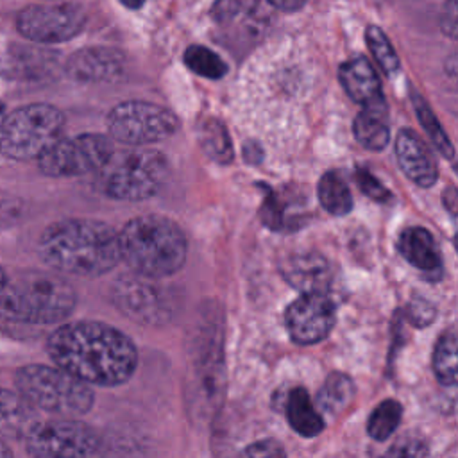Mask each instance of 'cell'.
<instances>
[{
  "mask_svg": "<svg viewBox=\"0 0 458 458\" xmlns=\"http://www.w3.org/2000/svg\"><path fill=\"white\" fill-rule=\"evenodd\" d=\"M399 252L404 259L424 272L429 279H438L442 276V259L440 250L431 236L424 227H408L399 236Z\"/></svg>",
  "mask_w": 458,
  "mask_h": 458,
  "instance_id": "16",
  "label": "cell"
},
{
  "mask_svg": "<svg viewBox=\"0 0 458 458\" xmlns=\"http://www.w3.org/2000/svg\"><path fill=\"white\" fill-rule=\"evenodd\" d=\"M7 116V113H5V106L0 102V127H2V122H4V118Z\"/></svg>",
  "mask_w": 458,
  "mask_h": 458,
  "instance_id": "42",
  "label": "cell"
},
{
  "mask_svg": "<svg viewBox=\"0 0 458 458\" xmlns=\"http://www.w3.org/2000/svg\"><path fill=\"white\" fill-rule=\"evenodd\" d=\"M7 279H9V277H7V274H5V270H4V268H2V267H0V290H2V288H4V286H5V283H7Z\"/></svg>",
  "mask_w": 458,
  "mask_h": 458,
  "instance_id": "41",
  "label": "cell"
},
{
  "mask_svg": "<svg viewBox=\"0 0 458 458\" xmlns=\"http://www.w3.org/2000/svg\"><path fill=\"white\" fill-rule=\"evenodd\" d=\"M199 141L204 148V152L215 159L216 163H229L233 159V145H231V138L224 127V123H220L215 118H208L206 122L200 123L199 127Z\"/></svg>",
  "mask_w": 458,
  "mask_h": 458,
  "instance_id": "24",
  "label": "cell"
},
{
  "mask_svg": "<svg viewBox=\"0 0 458 458\" xmlns=\"http://www.w3.org/2000/svg\"><path fill=\"white\" fill-rule=\"evenodd\" d=\"M444 70H445V75L458 86V52L447 57Z\"/></svg>",
  "mask_w": 458,
  "mask_h": 458,
  "instance_id": "38",
  "label": "cell"
},
{
  "mask_svg": "<svg viewBox=\"0 0 458 458\" xmlns=\"http://www.w3.org/2000/svg\"><path fill=\"white\" fill-rule=\"evenodd\" d=\"M317 191L318 200L327 213L342 216L352 209L351 190L336 172H326L318 181Z\"/></svg>",
  "mask_w": 458,
  "mask_h": 458,
  "instance_id": "23",
  "label": "cell"
},
{
  "mask_svg": "<svg viewBox=\"0 0 458 458\" xmlns=\"http://www.w3.org/2000/svg\"><path fill=\"white\" fill-rule=\"evenodd\" d=\"M354 138L367 150H381L388 143V114L385 98L361 106V111L354 118Z\"/></svg>",
  "mask_w": 458,
  "mask_h": 458,
  "instance_id": "19",
  "label": "cell"
},
{
  "mask_svg": "<svg viewBox=\"0 0 458 458\" xmlns=\"http://www.w3.org/2000/svg\"><path fill=\"white\" fill-rule=\"evenodd\" d=\"M179 127L177 116L157 104L145 100H127L107 114V131L113 140L141 147L172 136Z\"/></svg>",
  "mask_w": 458,
  "mask_h": 458,
  "instance_id": "9",
  "label": "cell"
},
{
  "mask_svg": "<svg viewBox=\"0 0 458 458\" xmlns=\"http://www.w3.org/2000/svg\"><path fill=\"white\" fill-rule=\"evenodd\" d=\"M442 202L445 209L453 215V218L458 220V190H454L453 186H447L445 191L442 193Z\"/></svg>",
  "mask_w": 458,
  "mask_h": 458,
  "instance_id": "36",
  "label": "cell"
},
{
  "mask_svg": "<svg viewBox=\"0 0 458 458\" xmlns=\"http://www.w3.org/2000/svg\"><path fill=\"white\" fill-rule=\"evenodd\" d=\"M66 70L75 81H111L122 73L123 57L113 48H82L68 59Z\"/></svg>",
  "mask_w": 458,
  "mask_h": 458,
  "instance_id": "15",
  "label": "cell"
},
{
  "mask_svg": "<svg viewBox=\"0 0 458 458\" xmlns=\"http://www.w3.org/2000/svg\"><path fill=\"white\" fill-rule=\"evenodd\" d=\"M184 64L197 75L204 77V79H222L227 72L225 63L222 61V57L213 52L208 47L202 45H191L186 48L184 52Z\"/></svg>",
  "mask_w": 458,
  "mask_h": 458,
  "instance_id": "25",
  "label": "cell"
},
{
  "mask_svg": "<svg viewBox=\"0 0 458 458\" xmlns=\"http://www.w3.org/2000/svg\"><path fill=\"white\" fill-rule=\"evenodd\" d=\"M284 324L295 344H318L335 326V304L326 292L302 293L286 308Z\"/></svg>",
  "mask_w": 458,
  "mask_h": 458,
  "instance_id": "12",
  "label": "cell"
},
{
  "mask_svg": "<svg viewBox=\"0 0 458 458\" xmlns=\"http://www.w3.org/2000/svg\"><path fill=\"white\" fill-rule=\"evenodd\" d=\"M39 254L59 272L98 277L122 261L120 233L93 218H63L39 238Z\"/></svg>",
  "mask_w": 458,
  "mask_h": 458,
  "instance_id": "2",
  "label": "cell"
},
{
  "mask_svg": "<svg viewBox=\"0 0 458 458\" xmlns=\"http://www.w3.org/2000/svg\"><path fill=\"white\" fill-rule=\"evenodd\" d=\"M440 29L445 36L458 41V0H445L440 11Z\"/></svg>",
  "mask_w": 458,
  "mask_h": 458,
  "instance_id": "32",
  "label": "cell"
},
{
  "mask_svg": "<svg viewBox=\"0 0 458 458\" xmlns=\"http://www.w3.org/2000/svg\"><path fill=\"white\" fill-rule=\"evenodd\" d=\"M268 4L283 13H295L304 7L306 0H268Z\"/></svg>",
  "mask_w": 458,
  "mask_h": 458,
  "instance_id": "37",
  "label": "cell"
},
{
  "mask_svg": "<svg viewBox=\"0 0 458 458\" xmlns=\"http://www.w3.org/2000/svg\"><path fill=\"white\" fill-rule=\"evenodd\" d=\"M356 182L360 186V190L370 197L372 200H377V202H386L390 199V193L388 190L370 174L367 172L365 168H358L356 170Z\"/></svg>",
  "mask_w": 458,
  "mask_h": 458,
  "instance_id": "30",
  "label": "cell"
},
{
  "mask_svg": "<svg viewBox=\"0 0 458 458\" xmlns=\"http://www.w3.org/2000/svg\"><path fill=\"white\" fill-rule=\"evenodd\" d=\"M14 385L38 410L55 415H82L95 401L91 385L59 365H25L18 369Z\"/></svg>",
  "mask_w": 458,
  "mask_h": 458,
  "instance_id": "5",
  "label": "cell"
},
{
  "mask_svg": "<svg viewBox=\"0 0 458 458\" xmlns=\"http://www.w3.org/2000/svg\"><path fill=\"white\" fill-rule=\"evenodd\" d=\"M114 154L113 140L84 132L70 138H61L39 159V170L50 177H77L91 172H100Z\"/></svg>",
  "mask_w": 458,
  "mask_h": 458,
  "instance_id": "8",
  "label": "cell"
},
{
  "mask_svg": "<svg viewBox=\"0 0 458 458\" xmlns=\"http://www.w3.org/2000/svg\"><path fill=\"white\" fill-rule=\"evenodd\" d=\"M401 413H403V408L397 401L386 399L379 403L369 417V422H367L369 435L379 442L386 440L397 429L401 422Z\"/></svg>",
  "mask_w": 458,
  "mask_h": 458,
  "instance_id": "27",
  "label": "cell"
},
{
  "mask_svg": "<svg viewBox=\"0 0 458 458\" xmlns=\"http://www.w3.org/2000/svg\"><path fill=\"white\" fill-rule=\"evenodd\" d=\"M408 315H410V320H411L415 326L424 327V326H428V324H431V322L435 320V306H433L428 299L415 297V299L410 302Z\"/></svg>",
  "mask_w": 458,
  "mask_h": 458,
  "instance_id": "31",
  "label": "cell"
},
{
  "mask_svg": "<svg viewBox=\"0 0 458 458\" xmlns=\"http://www.w3.org/2000/svg\"><path fill=\"white\" fill-rule=\"evenodd\" d=\"M77 304L75 290L57 274L25 272L0 290V318L21 326L63 322Z\"/></svg>",
  "mask_w": 458,
  "mask_h": 458,
  "instance_id": "4",
  "label": "cell"
},
{
  "mask_svg": "<svg viewBox=\"0 0 458 458\" xmlns=\"http://www.w3.org/2000/svg\"><path fill=\"white\" fill-rule=\"evenodd\" d=\"M454 249H456V252H458V234L454 236Z\"/></svg>",
  "mask_w": 458,
  "mask_h": 458,
  "instance_id": "43",
  "label": "cell"
},
{
  "mask_svg": "<svg viewBox=\"0 0 458 458\" xmlns=\"http://www.w3.org/2000/svg\"><path fill=\"white\" fill-rule=\"evenodd\" d=\"M125 7H129V9H140L143 4H145V0H120Z\"/></svg>",
  "mask_w": 458,
  "mask_h": 458,
  "instance_id": "39",
  "label": "cell"
},
{
  "mask_svg": "<svg viewBox=\"0 0 458 458\" xmlns=\"http://www.w3.org/2000/svg\"><path fill=\"white\" fill-rule=\"evenodd\" d=\"M39 422L38 408L18 390L0 388V438H23Z\"/></svg>",
  "mask_w": 458,
  "mask_h": 458,
  "instance_id": "17",
  "label": "cell"
},
{
  "mask_svg": "<svg viewBox=\"0 0 458 458\" xmlns=\"http://www.w3.org/2000/svg\"><path fill=\"white\" fill-rule=\"evenodd\" d=\"M166 177V159L145 145L113 154L100 170L102 191L116 200H145L156 195Z\"/></svg>",
  "mask_w": 458,
  "mask_h": 458,
  "instance_id": "7",
  "label": "cell"
},
{
  "mask_svg": "<svg viewBox=\"0 0 458 458\" xmlns=\"http://www.w3.org/2000/svg\"><path fill=\"white\" fill-rule=\"evenodd\" d=\"M238 0H216V4L213 5V14L216 20H227L238 13Z\"/></svg>",
  "mask_w": 458,
  "mask_h": 458,
  "instance_id": "35",
  "label": "cell"
},
{
  "mask_svg": "<svg viewBox=\"0 0 458 458\" xmlns=\"http://www.w3.org/2000/svg\"><path fill=\"white\" fill-rule=\"evenodd\" d=\"M433 372L442 385H458V331H447L437 340L433 349Z\"/></svg>",
  "mask_w": 458,
  "mask_h": 458,
  "instance_id": "21",
  "label": "cell"
},
{
  "mask_svg": "<svg viewBox=\"0 0 458 458\" xmlns=\"http://www.w3.org/2000/svg\"><path fill=\"white\" fill-rule=\"evenodd\" d=\"M52 361L97 386L127 383L138 365L134 342L114 326L73 320L59 326L47 342Z\"/></svg>",
  "mask_w": 458,
  "mask_h": 458,
  "instance_id": "1",
  "label": "cell"
},
{
  "mask_svg": "<svg viewBox=\"0 0 458 458\" xmlns=\"http://www.w3.org/2000/svg\"><path fill=\"white\" fill-rule=\"evenodd\" d=\"M27 453L38 458H82L102 451L100 437L73 419L39 420L25 437Z\"/></svg>",
  "mask_w": 458,
  "mask_h": 458,
  "instance_id": "10",
  "label": "cell"
},
{
  "mask_svg": "<svg viewBox=\"0 0 458 458\" xmlns=\"http://www.w3.org/2000/svg\"><path fill=\"white\" fill-rule=\"evenodd\" d=\"M118 299L120 306L131 310L132 313L138 315H148L156 313V304L157 299L154 297V290L147 288L143 283H134V284H123V288L118 290Z\"/></svg>",
  "mask_w": 458,
  "mask_h": 458,
  "instance_id": "29",
  "label": "cell"
},
{
  "mask_svg": "<svg viewBox=\"0 0 458 458\" xmlns=\"http://www.w3.org/2000/svg\"><path fill=\"white\" fill-rule=\"evenodd\" d=\"M281 274L301 293L326 292L331 281L329 263L317 252H293L281 263Z\"/></svg>",
  "mask_w": 458,
  "mask_h": 458,
  "instance_id": "14",
  "label": "cell"
},
{
  "mask_svg": "<svg viewBox=\"0 0 458 458\" xmlns=\"http://www.w3.org/2000/svg\"><path fill=\"white\" fill-rule=\"evenodd\" d=\"M64 114L50 104H29L9 113L0 127V152L14 161L39 159L61 140Z\"/></svg>",
  "mask_w": 458,
  "mask_h": 458,
  "instance_id": "6",
  "label": "cell"
},
{
  "mask_svg": "<svg viewBox=\"0 0 458 458\" xmlns=\"http://www.w3.org/2000/svg\"><path fill=\"white\" fill-rule=\"evenodd\" d=\"M411 102H413V109H415L417 116H419V122L424 127L426 134L429 136L431 143L437 147V150L444 157H453L454 156L453 143L447 138V134L444 132V129H442L440 122L437 120L435 113L431 111V107L426 104V100L417 91H411Z\"/></svg>",
  "mask_w": 458,
  "mask_h": 458,
  "instance_id": "26",
  "label": "cell"
},
{
  "mask_svg": "<svg viewBox=\"0 0 458 458\" xmlns=\"http://www.w3.org/2000/svg\"><path fill=\"white\" fill-rule=\"evenodd\" d=\"M122 259L143 277L159 279L179 272L186 261L188 242L182 229L161 215H141L120 231Z\"/></svg>",
  "mask_w": 458,
  "mask_h": 458,
  "instance_id": "3",
  "label": "cell"
},
{
  "mask_svg": "<svg viewBox=\"0 0 458 458\" xmlns=\"http://www.w3.org/2000/svg\"><path fill=\"white\" fill-rule=\"evenodd\" d=\"M352 397H354V385L351 377L340 372H333L324 381L317 395V403L324 413L340 415L351 404Z\"/></svg>",
  "mask_w": 458,
  "mask_h": 458,
  "instance_id": "22",
  "label": "cell"
},
{
  "mask_svg": "<svg viewBox=\"0 0 458 458\" xmlns=\"http://www.w3.org/2000/svg\"><path fill=\"white\" fill-rule=\"evenodd\" d=\"M388 454H395V456H422V454H428V449L420 444V442H397L390 451Z\"/></svg>",
  "mask_w": 458,
  "mask_h": 458,
  "instance_id": "34",
  "label": "cell"
},
{
  "mask_svg": "<svg viewBox=\"0 0 458 458\" xmlns=\"http://www.w3.org/2000/svg\"><path fill=\"white\" fill-rule=\"evenodd\" d=\"M86 23L84 11L75 4L30 5L16 18V29L36 43H61L77 36Z\"/></svg>",
  "mask_w": 458,
  "mask_h": 458,
  "instance_id": "11",
  "label": "cell"
},
{
  "mask_svg": "<svg viewBox=\"0 0 458 458\" xmlns=\"http://www.w3.org/2000/svg\"><path fill=\"white\" fill-rule=\"evenodd\" d=\"M286 419L295 433L311 438L324 429V420L315 410L308 392L301 386L293 388L286 401Z\"/></svg>",
  "mask_w": 458,
  "mask_h": 458,
  "instance_id": "20",
  "label": "cell"
},
{
  "mask_svg": "<svg viewBox=\"0 0 458 458\" xmlns=\"http://www.w3.org/2000/svg\"><path fill=\"white\" fill-rule=\"evenodd\" d=\"M365 41H367L369 50L372 52L376 63L381 66V70L386 75H394L399 70L401 63H399L395 48L392 47L386 34L379 27L369 25L365 30Z\"/></svg>",
  "mask_w": 458,
  "mask_h": 458,
  "instance_id": "28",
  "label": "cell"
},
{
  "mask_svg": "<svg viewBox=\"0 0 458 458\" xmlns=\"http://www.w3.org/2000/svg\"><path fill=\"white\" fill-rule=\"evenodd\" d=\"M13 454V451L9 449V445L0 438V456L4 458V456H11Z\"/></svg>",
  "mask_w": 458,
  "mask_h": 458,
  "instance_id": "40",
  "label": "cell"
},
{
  "mask_svg": "<svg viewBox=\"0 0 458 458\" xmlns=\"http://www.w3.org/2000/svg\"><path fill=\"white\" fill-rule=\"evenodd\" d=\"M245 456H284V449L274 440H261L243 451Z\"/></svg>",
  "mask_w": 458,
  "mask_h": 458,
  "instance_id": "33",
  "label": "cell"
},
{
  "mask_svg": "<svg viewBox=\"0 0 458 458\" xmlns=\"http://www.w3.org/2000/svg\"><path fill=\"white\" fill-rule=\"evenodd\" d=\"M338 79L345 93L360 106L383 98L379 77L372 64L369 63V59L361 55L345 61L340 66Z\"/></svg>",
  "mask_w": 458,
  "mask_h": 458,
  "instance_id": "18",
  "label": "cell"
},
{
  "mask_svg": "<svg viewBox=\"0 0 458 458\" xmlns=\"http://www.w3.org/2000/svg\"><path fill=\"white\" fill-rule=\"evenodd\" d=\"M395 156L404 175L422 188L437 182L438 170L428 147L410 129H401L395 138Z\"/></svg>",
  "mask_w": 458,
  "mask_h": 458,
  "instance_id": "13",
  "label": "cell"
}]
</instances>
